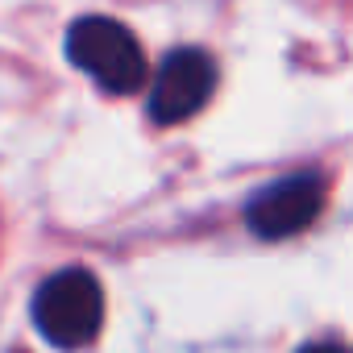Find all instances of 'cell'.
Segmentation results:
<instances>
[{"label":"cell","mask_w":353,"mask_h":353,"mask_svg":"<svg viewBox=\"0 0 353 353\" xmlns=\"http://www.w3.org/2000/svg\"><path fill=\"white\" fill-rule=\"evenodd\" d=\"M34 324L59 349H83L104 324V291L92 270L67 266L34 291Z\"/></svg>","instance_id":"1"},{"label":"cell","mask_w":353,"mask_h":353,"mask_svg":"<svg viewBox=\"0 0 353 353\" xmlns=\"http://www.w3.org/2000/svg\"><path fill=\"white\" fill-rule=\"evenodd\" d=\"M67 59L112 96H129L145 83V54L137 38L112 17L75 21L67 30Z\"/></svg>","instance_id":"2"},{"label":"cell","mask_w":353,"mask_h":353,"mask_svg":"<svg viewBox=\"0 0 353 353\" xmlns=\"http://www.w3.org/2000/svg\"><path fill=\"white\" fill-rule=\"evenodd\" d=\"M212 92H216V63L208 50H196V46L170 50L150 88V117L158 125H179L196 117L212 100Z\"/></svg>","instance_id":"3"},{"label":"cell","mask_w":353,"mask_h":353,"mask_svg":"<svg viewBox=\"0 0 353 353\" xmlns=\"http://www.w3.org/2000/svg\"><path fill=\"white\" fill-rule=\"evenodd\" d=\"M320 212H324V179L303 170V174H287V179L262 188L245 208V225L262 241H287L303 233Z\"/></svg>","instance_id":"4"},{"label":"cell","mask_w":353,"mask_h":353,"mask_svg":"<svg viewBox=\"0 0 353 353\" xmlns=\"http://www.w3.org/2000/svg\"><path fill=\"white\" fill-rule=\"evenodd\" d=\"M299 353H349V349L336 345V341H312V345H303Z\"/></svg>","instance_id":"5"}]
</instances>
